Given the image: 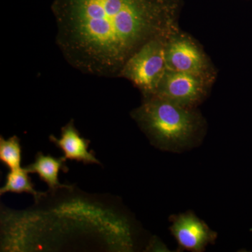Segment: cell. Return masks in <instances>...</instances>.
Wrapping results in <instances>:
<instances>
[{"label": "cell", "mask_w": 252, "mask_h": 252, "mask_svg": "<svg viewBox=\"0 0 252 252\" xmlns=\"http://www.w3.org/2000/svg\"><path fill=\"white\" fill-rule=\"evenodd\" d=\"M167 39L149 41L130 56L119 78L130 81L143 97L157 94L158 87L167 70L165 45Z\"/></svg>", "instance_id": "cell-3"}, {"label": "cell", "mask_w": 252, "mask_h": 252, "mask_svg": "<svg viewBox=\"0 0 252 252\" xmlns=\"http://www.w3.org/2000/svg\"><path fill=\"white\" fill-rule=\"evenodd\" d=\"M165 58L167 69L193 74L212 82L216 80L217 70L203 46L182 30L167 39Z\"/></svg>", "instance_id": "cell-4"}, {"label": "cell", "mask_w": 252, "mask_h": 252, "mask_svg": "<svg viewBox=\"0 0 252 252\" xmlns=\"http://www.w3.org/2000/svg\"><path fill=\"white\" fill-rule=\"evenodd\" d=\"M0 160L10 170L21 168V147L20 140L13 136L8 140L0 138Z\"/></svg>", "instance_id": "cell-10"}, {"label": "cell", "mask_w": 252, "mask_h": 252, "mask_svg": "<svg viewBox=\"0 0 252 252\" xmlns=\"http://www.w3.org/2000/svg\"><path fill=\"white\" fill-rule=\"evenodd\" d=\"M184 4L185 0H54L56 44L79 72L119 78L146 43L180 31Z\"/></svg>", "instance_id": "cell-1"}, {"label": "cell", "mask_w": 252, "mask_h": 252, "mask_svg": "<svg viewBox=\"0 0 252 252\" xmlns=\"http://www.w3.org/2000/svg\"><path fill=\"white\" fill-rule=\"evenodd\" d=\"M170 231L181 248L188 251L201 252L207 245L215 243L216 232L191 212L171 217Z\"/></svg>", "instance_id": "cell-6"}, {"label": "cell", "mask_w": 252, "mask_h": 252, "mask_svg": "<svg viewBox=\"0 0 252 252\" xmlns=\"http://www.w3.org/2000/svg\"><path fill=\"white\" fill-rule=\"evenodd\" d=\"M214 82L204 78L167 69L155 95L189 108H197L211 89Z\"/></svg>", "instance_id": "cell-5"}, {"label": "cell", "mask_w": 252, "mask_h": 252, "mask_svg": "<svg viewBox=\"0 0 252 252\" xmlns=\"http://www.w3.org/2000/svg\"><path fill=\"white\" fill-rule=\"evenodd\" d=\"M64 162L62 158H56L51 156L38 153L34 162L25 168L29 173L37 174L40 180L44 181L49 186L50 191L54 193L59 189H71L69 186L61 185L59 182L60 170L68 171Z\"/></svg>", "instance_id": "cell-8"}, {"label": "cell", "mask_w": 252, "mask_h": 252, "mask_svg": "<svg viewBox=\"0 0 252 252\" xmlns=\"http://www.w3.org/2000/svg\"><path fill=\"white\" fill-rule=\"evenodd\" d=\"M50 140L63 151L64 156L62 158L64 161L69 159L84 164H99L93 152H88L90 141L81 137L73 120L61 129V138L51 135Z\"/></svg>", "instance_id": "cell-7"}, {"label": "cell", "mask_w": 252, "mask_h": 252, "mask_svg": "<svg viewBox=\"0 0 252 252\" xmlns=\"http://www.w3.org/2000/svg\"><path fill=\"white\" fill-rule=\"evenodd\" d=\"M28 173L29 172L26 168L21 167L10 170L6 175L5 185L0 190V194L3 195L8 192L16 193H28L32 195L36 200H40L41 197L46 195V194L37 191L34 189V185L32 183Z\"/></svg>", "instance_id": "cell-9"}, {"label": "cell", "mask_w": 252, "mask_h": 252, "mask_svg": "<svg viewBox=\"0 0 252 252\" xmlns=\"http://www.w3.org/2000/svg\"><path fill=\"white\" fill-rule=\"evenodd\" d=\"M131 117L154 146L170 152L193 147L203 138L206 123L196 108H189L157 95L143 97Z\"/></svg>", "instance_id": "cell-2"}]
</instances>
